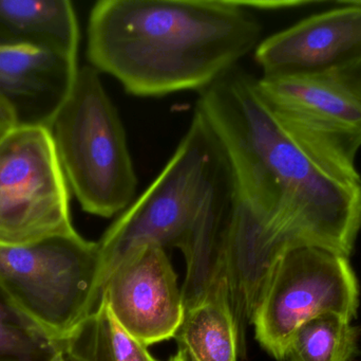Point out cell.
I'll use <instances>...</instances> for the list:
<instances>
[{"label": "cell", "mask_w": 361, "mask_h": 361, "mask_svg": "<svg viewBox=\"0 0 361 361\" xmlns=\"http://www.w3.org/2000/svg\"><path fill=\"white\" fill-rule=\"evenodd\" d=\"M197 110L216 134L235 184L286 250L315 246L350 259L361 231V175L286 131L257 78L235 67L202 90Z\"/></svg>", "instance_id": "obj_1"}, {"label": "cell", "mask_w": 361, "mask_h": 361, "mask_svg": "<svg viewBox=\"0 0 361 361\" xmlns=\"http://www.w3.org/2000/svg\"><path fill=\"white\" fill-rule=\"evenodd\" d=\"M262 27L240 0H101L87 57L137 97L202 91L260 42Z\"/></svg>", "instance_id": "obj_2"}, {"label": "cell", "mask_w": 361, "mask_h": 361, "mask_svg": "<svg viewBox=\"0 0 361 361\" xmlns=\"http://www.w3.org/2000/svg\"><path fill=\"white\" fill-rule=\"evenodd\" d=\"M233 184L216 134L195 110L188 131L166 167L97 242L101 296L106 282L125 258L146 246L178 248L200 214Z\"/></svg>", "instance_id": "obj_3"}, {"label": "cell", "mask_w": 361, "mask_h": 361, "mask_svg": "<svg viewBox=\"0 0 361 361\" xmlns=\"http://www.w3.org/2000/svg\"><path fill=\"white\" fill-rule=\"evenodd\" d=\"M49 129L68 186L85 212L109 218L135 201L137 178L124 125L92 66L78 68Z\"/></svg>", "instance_id": "obj_4"}, {"label": "cell", "mask_w": 361, "mask_h": 361, "mask_svg": "<svg viewBox=\"0 0 361 361\" xmlns=\"http://www.w3.org/2000/svg\"><path fill=\"white\" fill-rule=\"evenodd\" d=\"M99 243L78 232L0 246V285L53 338L63 343L99 305Z\"/></svg>", "instance_id": "obj_5"}, {"label": "cell", "mask_w": 361, "mask_h": 361, "mask_svg": "<svg viewBox=\"0 0 361 361\" xmlns=\"http://www.w3.org/2000/svg\"><path fill=\"white\" fill-rule=\"evenodd\" d=\"M360 286L349 258L315 246L286 250L274 266L255 312L252 326L261 347L278 361L301 326L322 314L353 321Z\"/></svg>", "instance_id": "obj_6"}, {"label": "cell", "mask_w": 361, "mask_h": 361, "mask_svg": "<svg viewBox=\"0 0 361 361\" xmlns=\"http://www.w3.org/2000/svg\"><path fill=\"white\" fill-rule=\"evenodd\" d=\"M76 232L50 129L18 125L0 142V246Z\"/></svg>", "instance_id": "obj_7"}, {"label": "cell", "mask_w": 361, "mask_h": 361, "mask_svg": "<svg viewBox=\"0 0 361 361\" xmlns=\"http://www.w3.org/2000/svg\"><path fill=\"white\" fill-rule=\"evenodd\" d=\"M257 87L282 126L349 169L361 148V67L262 76Z\"/></svg>", "instance_id": "obj_8"}, {"label": "cell", "mask_w": 361, "mask_h": 361, "mask_svg": "<svg viewBox=\"0 0 361 361\" xmlns=\"http://www.w3.org/2000/svg\"><path fill=\"white\" fill-rule=\"evenodd\" d=\"M101 297L123 328L147 348L176 337L184 320L182 288L160 246H146L125 258Z\"/></svg>", "instance_id": "obj_9"}, {"label": "cell", "mask_w": 361, "mask_h": 361, "mask_svg": "<svg viewBox=\"0 0 361 361\" xmlns=\"http://www.w3.org/2000/svg\"><path fill=\"white\" fill-rule=\"evenodd\" d=\"M318 13L259 42L263 76L322 73L361 67V6Z\"/></svg>", "instance_id": "obj_10"}, {"label": "cell", "mask_w": 361, "mask_h": 361, "mask_svg": "<svg viewBox=\"0 0 361 361\" xmlns=\"http://www.w3.org/2000/svg\"><path fill=\"white\" fill-rule=\"evenodd\" d=\"M78 71V57L36 47H0V97L18 125L49 129Z\"/></svg>", "instance_id": "obj_11"}, {"label": "cell", "mask_w": 361, "mask_h": 361, "mask_svg": "<svg viewBox=\"0 0 361 361\" xmlns=\"http://www.w3.org/2000/svg\"><path fill=\"white\" fill-rule=\"evenodd\" d=\"M286 251L275 235L235 199L225 243L224 275L237 328L240 354L245 333L278 259Z\"/></svg>", "instance_id": "obj_12"}, {"label": "cell", "mask_w": 361, "mask_h": 361, "mask_svg": "<svg viewBox=\"0 0 361 361\" xmlns=\"http://www.w3.org/2000/svg\"><path fill=\"white\" fill-rule=\"evenodd\" d=\"M235 199L233 184L200 214L178 246L186 262L182 288L185 312L201 303L225 280V243Z\"/></svg>", "instance_id": "obj_13"}, {"label": "cell", "mask_w": 361, "mask_h": 361, "mask_svg": "<svg viewBox=\"0 0 361 361\" xmlns=\"http://www.w3.org/2000/svg\"><path fill=\"white\" fill-rule=\"evenodd\" d=\"M80 29L68 0H0V47L30 46L78 57Z\"/></svg>", "instance_id": "obj_14"}, {"label": "cell", "mask_w": 361, "mask_h": 361, "mask_svg": "<svg viewBox=\"0 0 361 361\" xmlns=\"http://www.w3.org/2000/svg\"><path fill=\"white\" fill-rule=\"evenodd\" d=\"M176 338L186 361L238 360L239 338L229 305L226 280L201 303L185 312Z\"/></svg>", "instance_id": "obj_15"}, {"label": "cell", "mask_w": 361, "mask_h": 361, "mask_svg": "<svg viewBox=\"0 0 361 361\" xmlns=\"http://www.w3.org/2000/svg\"><path fill=\"white\" fill-rule=\"evenodd\" d=\"M63 348L72 361H158L123 328L104 297L94 312L63 341Z\"/></svg>", "instance_id": "obj_16"}, {"label": "cell", "mask_w": 361, "mask_h": 361, "mask_svg": "<svg viewBox=\"0 0 361 361\" xmlns=\"http://www.w3.org/2000/svg\"><path fill=\"white\" fill-rule=\"evenodd\" d=\"M361 329L334 313L305 322L290 341L288 361H353L360 353Z\"/></svg>", "instance_id": "obj_17"}, {"label": "cell", "mask_w": 361, "mask_h": 361, "mask_svg": "<svg viewBox=\"0 0 361 361\" xmlns=\"http://www.w3.org/2000/svg\"><path fill=\"white\" fill-rule=\"evenodd\" d=\"M63 343L30 318L0 285V361H57Z\"/></svg>", "instance_id": "obj_18"}, {"label": "cell", "mask_w": 361, "mask_h": 361, "mask_svg": "<svg viewBox=\"0 0 361 361\" xmlns=\"http://www.w3.org/2000/svg\"><path fill=\"white\" fill-rule=\"evenodd\" d=\"M17 126L18 122L14 110L2 97H0V142Z\"/></svg>", "instance_id": "obj_19"}, {"label": "cell", "mask_w": 361, "mask_h": 361, "mask_svg": "<svg viewBox=\"0 0 361 361\" xmlns=\"http://www.w3.org/2000/svg\"><path fill=\"white\" fill-rule=\"evenodd\" d=\"M341 2H347V4H358L361 6V0H341Z\"/></svg>", "instance_id": "obj_20"}, {"label": "cell", "mask_w": 361, "mask_h": 361, "mask_svg": "<svg viewBox=\"0 0 361 361\" xmlns=\"http://www.w3.org/2000/svg\"><path fill=\"white\" fill-rule=\"evenodd\" d=\"M57 361H67V358H66L65 354L63 355H61V357L57 360Z\"/></svg>", "instance_id": "obj_21"}]
</instances>
